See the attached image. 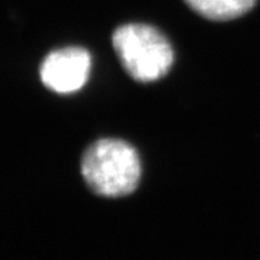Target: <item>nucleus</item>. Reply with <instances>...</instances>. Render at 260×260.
Instances as JSON below:
<instances>
[{"instance_id": "nucleus-1", "label": "nucleus", "mask_w": 260, "mask_h": 260, "mask_svg": "<svg viewBox=\"0 0 260 260\" xmlns=\"http://www.w3.org/2000/svg\"><path fill=\"white\" fill-rule=\"evenodd\" d=\"M81 174L93 192L108 198L125 197L140 183V155L126 141L103 138L82 155Z\"/></svg>"}, {"instance_id": "nucleus-2", "label": "nucleus", "mask_w": 260, "mask_h": 260, "mask_svg": "<svg viewBox=\"0 0 260 260\" xmlns=\"http://www.w3.org/2000/svg\"><path fill=\"white\" fill-rule=\"evenodd\" d=\"M112 43L123 69L136 81H157L168 75L174 62L168 38L151 25H121L113 32Z\"/></svg>"}, {"instance_id": "nucleus-3", "label": "nucleus", "mask_w": 260, "mask_h": 260, "mask_svg": "<svg viewBox=\"0 0 260 260\" xmlns=\"http://www.w3.org/2000/svg\"><path fill=\"white\" fill-rule=\"evenodd\" d=\"M92 58L89 52L80 47L52 51L43 60L40 79L45 88L58 94L80 90L89 79Z\"/></svg>"}, {"instance_id": "nucleus-4", "label": "nucleus", "mask_w": 260, "mask_h": 260, "mask_svg": "<svg viewBox=\"0 0 260 260\" xmlns=\"http://www.w3.org/2000/svg\"><path fill=\"white\" fill-rule=\"evenodd\" d=\"M188 7L205 19L214 21L234 20L243 16L256 0H185Z\"/></svg>"}]
</instances>
